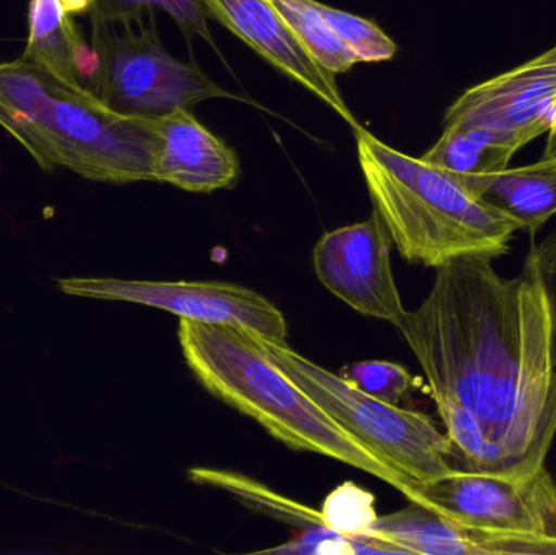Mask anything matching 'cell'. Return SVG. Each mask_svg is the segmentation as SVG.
Segmentation results:
<instances>
[{
    "mask_svg": "<svg viewBox=\"0 0 556 555\" xmlns=\"http://www.w3.org/2000/svg\"><path fill=\"white\" fill-rule=\"evenodd\" d=\"M397 329L433 400L469 411L509 475L545 465L556 437V365L547 299L529 267L505 279L486 254L447 261Z\"/></svg>",
    "mask_w": 556,
    "mask_h": 555,
    "instance_id": "cell-1",
    "label": "cell"
},
{
    "mask_svg": "<svg viewBox=\"0 0 556 555\" xmlns=\"http://www.w3.org/2000/svg\"><path fill=\"white\" fill-rule=\"evenodd\" d=\"M0 126L45 172L65 166L93 181H156L153 117L127 116L88 88H72L29 62H0Z\"/></svg>",
    "mask_w": 556,
    "mask_h": 555,
    "instance_id": "cell-2",
    "label": "cell"
},
{
    "mask_svg": "<svg viewBox=\"0 0 556 555\" xmlns=\"http://www.w3.org/2000/svg\"><path fill=\"white\" fill-rule=\"evenodd\" d=\"M178 341L195 380L222 403L256 420L294 452L336 459L417 502L418 484L353 439L278 368L254 332L179 319Z\"/></svg>",
    "mask_w": 556,
    "mask_h": 555,
    "instance_id": "cell-3",
    "label": "cell"
},
{
    "mask_svg": "<svg viewBox=\"0 0 556 555\" xmlns=\"http://www.w3.org/2000/svg\"><path fill=\"white\" fill-rule=\"evenodd\" d=\"M356 147L372 207L405 261L437 269L464 254L509 253L521 228L505 212L359 126Z\"/></svg>",
    "mask_w": 556,
    "mask_h": 555,
    "instance_id": "cell-4",
    "label": "cell"
},
{
    "mask_svg": "<svg viewBox=\"0 0 556 555\" xmlns=\"http://www.w3.org/2000/svg\"><path fill=\"white\" fill-rule=\"evenodd\" d=\"M270 361L319 404L353 439L415 484L453 471V443L430 416L382 403L294 352L287 342L260 338Z\"/></svg>",
    "mask_w": 556,
    "mask_h": 555,
    "instance_id": "cell-5",
    "label": "cell"
},
{
    "mask_svg": "<svg viewBox=\"0 0 556 555\" xmlns=\"http://www.w3.org/2000/svg\"><path fill=\"white\" fill-rule=\"evenodd\" d=\"M142 15L91 18L97 55L91 93L117 113L146 117L192 110L208 98H237L201 68L173 58L160 42L153 20L147 26Z\"/></svg>",
    "mask_w": 556,
    "mask_h": 555,
    "instance_id": "cell-6",
    "label": "cell"
},
{
    "mask_svg": "<svg viewBox=\"0 0 556 555\" xmlns=\"http://www.w3.org/2000/svg\"><path fill=\"white\" fill-rule=\"evenodd\" d=\"M417 502L467 527L556 541V484L545 465L528 475L454 468L418 485Z\"/></svg>",
    "mask_w": 556,
    "mask_h": 555,
    "instance_id": "cell-7",
    "label": "cell"
},
{
    "mask_svg": "<svg viewBox=\"0 0 556 555\" xmlns=\"http://www.w3.org/2000/svg\"><path fill=\"white\" fill-rule=\"evenodd\" d=\"M58 286L65 295L137 303L179 319L237 326L267 341L287 342L283 313L266 297L235 283L68 277Z\"/></svg>",
    "mask_w": 556,
    "mask_h": 555,
    "instance_id": "cell-8",
    "label": "cell"
},
{
    "mask_svg": "<svg viewBox=\"0 0 556 555\" xmlns=\"http://www.w3.org/2000/svg\"><path fill=\"white\" fill-rule=\"evenodd\" d=\"M392 238L378 212L362 224L327 231L313 251L316 276L350 308L397 328L407 310L391 266Z\"/></svg>",
    "mask_w": 556,
    "mask_h": 555,
    "instance_id": "cell-9",
    "label": "cell"
},
{
    "mask_svg": "<svg viewBox=\"0 0 556 555\" xmlns=\"http://www.w3.org/2000/svg\"><path fill=\"white\" fill-rule=\"evenodd\" d=\"M556 121V46L532 61L469 88L444 116V126L485 127L528 146Z\"/></svg>",
    "mask_w": 556,
    "mask_h": 555,
    "instance_id": "cell-10",
    "label": "cell"
},
{
    "mask_svg": "<svg viewBox=\"0 0 556 555\" xmlns=\"http://www.w3.org/2000/svg\"><path fill=\"white\" fill-rule=\"evenodd\" d=\"M207 15L227 26L274 67L313 91L336 110L350 126L358 127L346 108L336 77L327 71L281 18L269 0H201Z\"/></svg>",
    "mask_w": 556,
    "mask_h": 555,
    "instance_id": "cell-11",
    "label": "cell"
},
{
    "mask_svg": "<svg viewBox=\"0 0 556 555\" xmlns=\"http://www.w3.org/2000/svg\"><path fill=\"white\" fill-rule=\"evenodd\" d=\"M369 537L399 554L556 555L554 540L467 527L412 501L395 514L376 518Z\"/></svg>",
    "mask_w": 556,
    "mask_h": 555,
    "instance_id": "cell-12",
    "label": "cell"
},
{
    "mask_svg": "<svg viewBox=\"0 0 556 555\" xmlns=\"http://www.w3.org/2000/svg\"><path fill=\"white\" fill-rule=\"evenodd\" d=\"M160 137L155 178L189 192L233 188L240 178L237 153L202 126L191 110L153 117Z\"/></svg>",
    "mask_w": 556,
    "mask_h": 555,
    "instance_id": "cell-13",
    "label": "cell"
},
{
    "mask_svg": "<svg viewBox=\"0 0 556 555\" xmlns=\"http://www.w3.org/2000/svg\"><path fill=\"white\" fill-rule=\"evenodd\" d=\"M61 0H29L23 61L72 88H88L97 55Z\"/></svg>",
    "mask_w": 556,
    "mask_h": 555,
    "instance_id": "cell-14",
    "label": "cell"
},
{
    "mask_svg": "<svg viewBox=\"0 0 556 555\" xmlns=\"http://www.w3.org/2000/svg\"><path fill=\"white\" fill-rule=\"evenodd\" d=\"M521 147L485 127L444 126L441 139L421 156L425 163L450 176L473 198L482 199L496 176L508 169Z\"/></svg>",
    "mask_w": 556,
    "mask_h": 555,
    "instance_id": "cell-15",
    "label": "cell"
},
{
    "mask_svg": "<svg viewBox=\"0 0 556 555\" xmlns=\"http://www.w3.org/2000/svg\"><path fill=\"white\" fill-rule=\"evenodd\" d=\"M482 199L505 212L521 230L535 234L556 215V156L505 169Z\"/></svg>",
    "mask_w": 556,
    "mask_h": 555,
    "instance_id": "cell-16",
    "label": "cell"
},
{
    "mask_svg": "<svg viewBox=\"0 0 556 555\" xmlns=\"http://www.w3.org/2000/svg\"><path fill=\"white\" fill-rule=\"evenodd\" d=\"M189 479L205 488L227 492L231 497L257 514L266 515L281 524L290 525L294 530H332L324 520L323 512L314 510L300 502L291 501L278 494L256 479L248 478L240 472L227 469L192 468L188 471Z\"/></svg>",
    "mask_w": 556,
    "mask_h": 555,
    "instance_id": "cell-17",
    "label": "cell"
},
{
    "mask_svg": "<svg viewBox=\"0 0 556 555\" xmlns=\"http://www.w3.org/2000/svg\"><path fill=\"white\" fill-rule=\"evenodd\" d=\"M304 48L332 74L350 71L356 55L337 38L317 9L316 0H269Z\"/></svg>",
    "mask_w": 556,
    "mask_h": 555,
    "instance_id": "cell-18",
    "label": "cell"
},
{
    "mask_svg": "<svg viewBox=\"0 0 556 555\" xmlns=\"http://www.w3.org/2000/svg\"><path fill=\"white\" fill-rule=\"evenodd\" d=\"M454 449V459L463 469L476 472H508L503 456L483 436L479 420L451 400H434ZM509 475V472H508Z\"/></svg>",
    "mask_w": 556,
    "mask_h": 555,
    "instance_id": "cell-19",
    "label": "cell"
},
{
    "mask_svg": "<svg viewBox=\"0 0 556 555\" xmlns=\"http://www.w3.org/2000/svg\"><path fill=\"white\" fill-rule=\"evenodd\" d=\"M317 9L337 38L356 55L358 62L389 61L397 52L395 42L369 20L320 2H317Z\"/></svg>",
    "mask_w": 556,
    "mask_h": 555,
    "instance_id": "cell-20",
    "label": "cell"
},
{
    "mask_svg": "<svg viewBox=\"0 0 556 555\" xmlns=\"http://www.w3.org/2000/svg\"><path fill=\"white\" fill-rule=\"evenodd\" d=\"M155 7L165 10L186 35L202 36L214 45V38L207 28V10L201 0H100L90 15L97 20L127 18Z\"/></svg>",
    "mask_w": 556,
    "mask_h": 555,
    "instance_id": "cell-21",
    "label": "cell"
},
{
    "mask_svg": "<svg viewBox=\"0 0 556 555\" xmlns=\"http://www.w3.org/2000/svg\"><path fill=\"white\" fill-rule=\"evenodd\" d=\"M261 554L281 555H369L399 554L391 544L382 543L369 537H346L333 530L300 531L293 540L273 550L260 551Z\"/></svg>",
    "mask_w": 556,
    "mask_h": 555,
    "instance_id": "cell-22",
    "label": "cell"
},
{
    "mask_svg": "<svg viewBox=\"0 0 556 555\" xmlns=\"http://www.w3.org/2000/svg\"><path fill=\"white\" fill-rule=\"evenodd\" d=\"M320 512L333 531L346 537H369L378 518L375 497L353 482H345L329 494Z\"/></svg>",
    "mask_w": 556,
    "mask_h": 555,
    "instance_id": "cell-23",
    "label": "cell"
},
{
    "mask_svg": "<svg viewBox=\"0 0 556 555\" xmlns=\"http://www.w3.org/2000/svg\"><path fill=\"white\" fill-rule=\"evenodd\" d=\"M339 375L368 396L394 406H399L402 398L414 388L410 374L402 365L392 362H358L346 365Z\"/></svg>",
    "mask_w": 556,
    "mask_h": 555,
    "instance_id": "cell-24",
    "label": "cell"
},
{
    "mask_svg": "<svg viewBox=\"0 0 556 555\" xmlns=\"http://www.w3.org/2000/svg\"><path fill=\"white\" fill-rule=\"evenodd\" d=\"M526 267L534 273L544 289L552 319V339H554V357L556 365V230L552 231L542 243L532 244L526 257Z\"/></svg>",
    "mask_w": 556,
    "mask_h": 555,
    "instance_id": "cell-25",
    "label": "cell"
},
{
    "mask_svg": "<svg viewBox=\"0 0 556 555\" xmlns=\"http://www.w3.org/2000/svg\"><path fill=\"white\" fill-rule=\"evenodd\" d=\"M100 0H61L65 12L71 16L87 15Z\"/></svg>",
    "mask_w": 556,
    "mask_h": 555,
    "instance_id": "cell-26",
    "label": "cell"
},
{
    "mask_svg": "<svg viewBox=\"0 0 556 555\" xmlns=\"http://www.w3.org/2000/svg\"><path fill=\"white\" fill-rule=\"evenodd\" d=\"M556 156V121L552 129L548 130L547 147H545L544 156L542 159H555Z\"/></svg>",
    "mask_w": 556,
    "mask_h": 555,
    "instance_id": "cell-27",
    "label": "cell"
}]
</instances>
